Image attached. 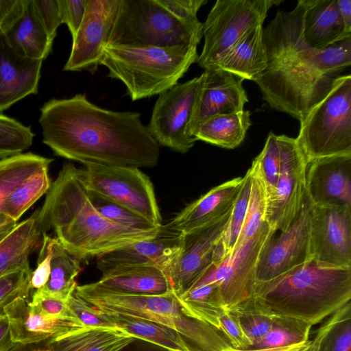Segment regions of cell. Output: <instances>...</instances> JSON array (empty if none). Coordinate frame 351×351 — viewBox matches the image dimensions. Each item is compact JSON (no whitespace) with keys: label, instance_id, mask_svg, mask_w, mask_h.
I'll return each mask as SVG.
<instances>
[{"label":"cell","instance_id":"obj_50","mask_svg":"<svg viewBox=\"0 0 351 351\" xmlns=\"http://www.w3.org/2000/svg\"><path fill=\"white\" fill-rule=\"evenodd\" d=\"M168 11L178 19L186 23L199 21L197 14L206 0H158Z\"/></svg>","mask_w":351,"mask_h":351},{"label":"cell","instance_id":"obj_16","mask_svg":"<svg viewBox=\"0 0 351 351\" xmlns=\"http://www.w3.org/2000/svg\"><path fill=\"white\" fill-rule=\"evenodd\" d=\"M312 204L306 195L297 218L278 237L265 246L256 269V281L276 278L312 260L310 252V219Z\"/></svg>","mask_w":351,"mask_h":351},{"label":"cell","instance_id":"obj_34","mask_svg":"<svg viewBox=\"0 0 351 351\" xmlns=\"http://www.w3.org/2000/svg\"><path fill=\"white\" fill-rule=\"evenodd\" d=\"M307 351H351L350 301L319 326Z\"/></svg>","mask_w":351,"mask_h":351},{"label":"cell","instance_id":"obj_32","mask_svg":"<svg viewBox=\"0 0 351 351\" xmlns=\"http://www.w3.org/2000/svg\"><path fill=\"white\" fill-rule=\"evenodd\" d=\"M82 269L80 261L70 254L53 237L49 278L40 289L49 295L67 301L77 287L76 278Z\"/></svg>","mask_w":351,"mask_h":351},{"label":"cell","instance_id":"obj_48","mask_svg":"<svg viewBox=\"0 0 351 351\" xmlns=\"http://www.w3.org/2000/svg\"><path fill=\"white\" fill-rule=\"evenodd\" d=\"M221 330L229 339L236 350H249L252 346L250 339L242 329L237 317L227 309L221 322Z\"/></svg>","mask_w":351,"mask_h":351},{"label":"cell","instance_id":"obj_44","mask_svg":"<svg viewBox=\"0 0 351 351\" xmlns=\"http://www.w3.org/2000/svg\"><path fill=\"white\" fill-rule=\"evenodd\" d=\"M28 304L33 309L49 317L77 319L66 301L49 295L40 289L32 293V300Z\"/></svg>","mask_w":351,"mask_h":351},{"label":"cell","instance_id":"obj_51","mask_svg":"<svg viewBox=\"0 0 351 351\" xmlns=\"http://www.w3.org/2000/svg\"><path fill=\"white\" fill-rule=\"evenodd\" d=\"M25 0H0V32L5 33L21 16Z\"/></svg>","mask_w":351,"mask_h":351},{"label":"cell","instance_id":"obj_36","mask_svg":"<svg viewBox=\"0 0 351 351\" xmlns=\"http://www.w3.org/2000/svg\"><path fill=\"white\" fill-rule=\"evenodd\" d=\"M49 169L43 167L24 180L5 199L0 209L18 223L22 215L49 190L52 182Z\"/></svg>","mask_w":351,"mask_h":351},{"label":"cell","instance_id":"obj_30","mask_svg":"<svg viewBox=\"0 0 351 351\" xmlns=\"http://www.w3.org/2000/svg\"><path fill=\"white\" fill-rule=\"evenodd\" d=\"M103 313L115 327L136 338L169 351H195L181 333L166 325L128 315Z\"/></svg>","mask_w":351,"mask_h":351},{"label":"cell","instance_id":"obj_2","mask_svg":"<svg viewBox=\"0 0 351 351\" xmlns=\"http://www.w3.org/2000/svg\"><path fill=\"white\" fill-rule=\"evenodd\" d=\"M304 0L278 11L263 30L267 67L255 82L269 107L302 122L330 92L337 75L350 66L351 36L317 50L303 36Z\"/></svg>","mask_w":351,"mask_h":351},{"label":"cell","instance_id":"obj_12","mask_svg":"<svg viewBox=\"0 0 351 351\" xmlns=\"http://www.w3.org/2000/svg\"><path fill=\"white\" fill-rule=\"evenodd\" d=\"M203 74L159 95L148 130L158 145L185 154L196 141L187 132L202 84Z\"/></svg>","mask_w":351,"mask_h":351},{"label":"cell","instance_id":"obj_42","mask_svg":"<svg viewBox=\"0 0 351 351\" xmlns=\"http://www.w3.org/2000/svg\"><path fill=\"white\" fill-rule=\"evenodd\" d=\"M254 160L265 186L266 199L269 200L274 193L280 169L278 135L269 134L263 150Z\"/></svg>","mask_w":351,"mask_h":351},{"label":"cell","instance_id":"obj_1","mask_svg":"<svg viewBox=\"0 0 351 351\" xmlns=\"http://www.w3.org/2000/svg\"><path fill=\"white\" fill-rule=\"evenodd\" d=\"M43 143L58 156L86 165L152 167L159 145L137 112L100 108L85 94L51 99L40 108Z\"/></svg>","mask_w":351,"mask_h":351},{"label":"cell","instance_id":"obj_17","mask_svg":"<svg viewBox=\"0 0 351 351\" xmlns=\"http://www.w3.org/2000/svg\"><path fill=\"white\" fill-rule=\"evenodd\" d=\"M121 0H86L85 14L73 38L66 71L87 70L95 73L108 45Z\"/></svg>","mask_w":351,"mask_h":351},{"label":"cell","instance_id":"obj_19","mask_svg":"<svg viewBox=\"0 0 351 351\" xmlns=\"http://www.w3.org/2000/svg\"><path fill=\"white\" fill-rule=\"evenodd\" d=\"M182 239V234L162 226L157 235L152 239L136 241L99 256L97 258V267L102 273L118 267L152 265L161 269L168 277L180 252Z\"/></svg>","mask_w":351,"mask_h":351},{"label":"cell","instance_id":"obj_22","mask_svg":"<svg viewBox=\"0 0 351 351\" xmlns=\"http://www.w3.org/2000/svg\"><path fill=\"white\" fill-rule=\"evenodd\" d=\"M43 62L17 54L0 32V113L25 97L37 94Z\"/></svg>","mask_w":351,"mask_h":351},{"label":"cell","instance_id":"obj_31","mask_svg":"<svg viewBox=\"0 0 351 351\" xmlns=\"http://www.w3.org/2000/svg\"><path fill=\"white\" fill-rule=\"evenodd\" d=\"M252 125L250 112L218 114L204 122L194 134L197 141L226 149H234L244 140Z\"/></svg>","mask_w":351,"mask_h":351},{"label":"cell","instance_id":"obj_56","mask_svg":"<svg viewBox=\"0 0 351 351\" xmlns=\"http://www.w3.org/2000/svg\"><path fill=\"white\" fill-rule=\"evenodd\" d=\"M311 346V340L306 342L300 343L285 347L265 348V349H256V350H236L231 349L229 351H307Z\"/></svg>","mask_w":351,"mask_h":351},{"label":"cell","instance_id":"obj_45","mask_svg":"<svg viewBox=\"0 0 351 351\" xmlns=\"http://www.w3.org/2000/svg\"><path fill=\"white\" fill-rule=\"evenodd\" d=\"M70 310L85 327L117 328L105 315L74 292L66 301Z\"/></svg>","mask_w":351,"mask_h":351},{"label":"cell","instance_id":"obj_53","mask_svg":"<svg viewBox=\"0 0 351 351\" xmlns=\"http://www.w3.org/2000/svg\"><path fill=\"white\" fill-rule=\"evenodd\" d=\"M13 344L9 333L8 319L4 313H0V351H8Z\"/></svg>","mask_w":351,"mask_h":351},{"label":"cell","instance_id":"obj_6","mask_svg":"<svg viewBox=\"0 0 351 351\" xmlns=\"http://www.w3.org/2000/svg\"><path fill=\"white\" fill-rule=\"evenodd\" d=\"M74 293L104 313L128 315L171 327L181 333L195 351L233 348L221 330L187 315L172 291L162 295L125 294L94 282L77 285Z\"/></svg>","mask_w":351,"mask_h":351},{"label":"cell","instance_id":"obj_46","mask_svg":"<svg viewBox=\"0 0 351 351\" xmlns=\"http://www.w3.org/2000/svg\"><path fill=\"white\" fill-rule=\"evenodd\" d=\"M53 244V237H50L47 233H43L37 265L36 269L32 271L30 278L32 290L42 288L49 280L51 272Z\"/></svg>","mask_w":351,"mask_h":351},{"label":"cell","instance_id":"obj_41","mask_svg":"<svg viewBox=\"0 0 351 351\" xmlns=\"http://www.w3.org/2000/svg\"><path fill=\"white\" fill-rule=\"evenodd\" d=\"M34 136L30 126L0 113V159L23 153L32 145Z\"/></svg>","mask_w":351,"mask_h":351},{"label":"cell","instance_id":"obj_5","mask_svg":"<svg viewBox=\"0 0 351 351\" xmlns=\"http://www.w3.org/2000/svg\"><path fill=\"white\" fill-rule=\"evenodd\" d=\"M250 169L252 189L249 206L236 243L230 254L213 265L196 284L217 282L221 304L228 310L254 296L260 256L276 232L265 220V189L255 160Z\"/></svg>","mask_w":351,"mask_h":351},{"label":"cell","instance_id":"obj_39","mask_svg":"<svg viewBox=\"0 0 351 351\" xmlns=\"http://www.w3.org/2000/svg\"><path fill=\"white\" fill-rule=\"evenodd\" d=\"M228 310L238 319L244 332L252 341V346L267 335L275 317V315L266 309L254 296Z\"/></svg>","mask_w":351,"mask_h":351},{"label":"cell","instance_id":"obj_7","mask_svg":"<svg viewBox=\"0 0 351 351\" xmlns=\"http://www.w3.org/2000/svg\"><path fill=\"white\" fill-rule=\"evenodd\" d=\"M197 45L133 47L106 45L100 65L120 80L132 101L160 95L177 84L197 62Z\"/></svg>","mask_w":351,"mask_h":351},{"label":"cell","instance_id":"obj_37","mask_svg":"<svg viewBox=\"0 0 351 351\" xmlns=\"http://www.w3.org/2000/svg\"><path fill=\"white\" fill-rule=\"evenodd\" d=\"M313 325L304 321L280 315H275L267 335L249 350L288 346L309 340Z\"/></svg>","mask_w":351,"mask_h":351},{"label":"cell","instance_id":"obj_23","mask_svg":"<svg viewBox=\"0 0 351 351\" xmlns=\"http://www.w3.org/2000/svg\"><path fill=\"white\" fill-rule=\"evenodd\" d=\"M241 183L242 177H239L211 189L182 209L165 226L183 234L219 219L232 209Z\"/></svg>","mask_w":351,"mask_h":351},{"label":"cell","instance_id":"obj_57","mask_svg":"<svg viewBox=\"0 0 351 351\" xmlns=\"http://www.w3.org/2000/svg\"><path fill=\"white\" fill-rule=\"evenodd\" d=\"M17 223L0 209V238L8 234Z\"/></svg>","mask_w":351,"mask_h":351},{"label":"cell","instance_id":"obj_40","mask_svg":"<svg viewBox=\"0 0 351 351\" xmlns=\"http://www.w3.org/2000/svg\"><path fill=\"white\" fill-rule=\"evenodd\" d=\"M88 194L93 206L101 215L111 222L145 231L159 228L128 208L103 197L88 188Z\"/></svg>","mask_w":351,"mask_h":351},{"label":"cell","instance_id":"obj_49","mask_svg":"<svg viewBox=\"0 0 351 351\" xmlns=\"http://www.w3.org/2000/svg\"><path fill=\"white\" fill-rule=\"evenodd\" d=\"M62 23H65L73 38L83 21L86 0H58Z\"/></svg>","mask_w":351,"mask_h":351},{"label":"cell","instance_id":"obj_38","mask_svg":"<svg viewBox=\"0 0 351 351\" xmlns=\"http://www.w3.org/2000/svg\"><path fill=\"white\" fill-rule=\"evenodd\" d=\"M252 189V171L249 169L242 177V183L231 211L228 227L216 250L215 264L230 254L236 243L245 219Z\"/></svg>","mask_w":351,"mask_h":351},{"label":"cell","instance_id":"obj_33","mask_svg":"<svg viewBox=\"0 0 351 351\" xmlns=\"http://www.w3.org/2000/svg\"><path fill=\"white\" fill-rule=\"evenodd\" d=\"M178 300L187 315L221 330V319L227 309L221 304L217 282L196 286Z\"/></svg>","mask_w":351,"mask_h":351},{"label":"cell","instance_id":"obj_27","mask_svg":"<svg viewBox=\"0 0 351 351\" xmlns=\"http://www.w3.org/2000/svg\"><path fill=\"white\" fill-rule=\"evenodd\" d=\"M39 210L40 207L0 239V276L14 269L29 266V256L42 240Z\"/></svg>","mask_w":351,"mask_h":351},{"label":"cell","instance_id":"obj_20","mask_svg":"<svg viewBox=\"0 0 351 351\" xmlns=\"http://www.w3.org/2000/svg\"><path fill=\"white\" fill-rule=\"evenodd\" d=\"M306 195L313 206L351 207V154L324 157L308 162Z\"/></svg>","mask_w":351,"mask_h":351},{"label":"cell","instance_id":"obj_25","mask_svg":"<svg viewBox=\"0 0 351 351\" xmlns=\"http://www.w3.org/2000/svg\"><path fill=\"white\" fill-rule=\"evenodd\" d=\"M96 284L111 291L131 295H162L172 291L165 272L152 265L110 269L102 272Z\"/></svg>","mask_w":351,"mask_h":351},{"label":"cell","instance_id":"obj_10","mask_svg":"<svg viewBox=\"0 0 351 351\" xmlns=\"http://www.w3.org/2000/svg\"><path fill=\"white\" fill-rule=\"evenodd\" d=\"M282 1L217 0L203 23L204 44L197 63L214 69L222 56L248 29L263 25L269 9Z\"/></svg>","mask_w":351,"mask_h":351},{"label":"cell","instance_id":"obj_54","mask_svg":"<svg viewBox=\"0 0 351 351\" xmlns=\"http://www.w3.org/2000/svg\"><path fill=\"white\" fill-rule=\"evenodd\" d=\"M50 341L47 339L30 343H14L8 351H51Z\"/></svg>","mask_w":351,"mask_h":351},{"label":"cell","instance_id":"obj_11","mask_svg":"<svg viewBox=\"0 0 351 351\" xmlns=\"http://www.w3.org/2000/svg\"><path fill=\"white\" fill-rule=\"evenodd\" d=\"M87 186L143 217L157 227L162 217L149 178L137 167L86 165Z\"/></svg>","mask_w":351,"mask_h":351},{"label":"cell","instance_id":"obj_52","mask_svg":"<svg viewBox=\"0 0 351 351\" xmlns=\"http://www.w3.org/2000/svg\"><path fill=\"white\" fill-rule=\"evenodd\" d=\"M119 351H169L153 343L135 338Z\"/></svg>","mask_w":351,"mask_h":351},{"label":"cell","instance_id":"obj_15","mask_svg":"<svg viewBox=\"0 0 351 351\" xmlns=\"http://www.w3.org/2000/svg\"><path fill=\"white\" fill-rule=\"evenodd\" d=\"M310 252L322 266L351 267V207L312 205Z\"/></svg>","mask_w":351,"mask_h":351},{"label":"cell","instance_id":"obj_4","mask_svg":"<svg viewBox=\"0 0 351 351\" xmlns=\"http://www.w3.org/2000/svg\"><path fill=\"white\" fill-rule=\"evenodd\" d=\"M254 297L275 315L314 325L351 299V267H324L313 260L266 282H256Z\"/></svg>","mask_w":351,"mask_h":351},{"label":"cell","instance_id":"obj_14","mask_svg":"<svg viewBox=\"0 0 351 351\" xmlns=\"http://www.w3.org/2000/svg\"><path fill=\"white\" fill-rule=\"evenodd\" d=\"M231 211L207 226L182 234L180 252L168 276L177 298L193 289L215 263L217 247L228 227Z\"/></svg>","mask_w":351,"mask_h":351},{"label":"cell","instance_id":"obj_9","mask_svg":"<svg viewBox=\"0 0 351 351\" xmlns=\"http://www.w3.org/2000/svg\"><path fill=\"white\" fill-rule=\"evenodd\" d=\"M297 141L308 162L351 154V76H338L328 95L300 122Z\"/></svg>","mask_w":351,"mask_h":351},{"label":"cell","instance_id":"obj_13","mask_svg":"<svg viewBox=\"0 0 351 351\" xmlns=\"http://www.w3.org/2000/svg\"><path fill=\"white\" fill-rule=\"evenodd\" d=\"M280 169L273 196L267 200L265 220L275 231H285L302 208L306 194L308 161L297 138L278 135Z\"/></svg>","mask_w":351,"mask_h":351},{"label":"cell","instance_id":"obj_26","mask_svg":"<svg viewBox=\"0 0 351 351\" xmlns=\"http://www.w3.org/2000/svg\"><path fill=\"white\" fill-rule=\"evenodd\" d=\"M262 25L246 31L222 56L214 69H221L254 82L267 67Z\"/></svg>","mask_w":351,"mask_h":351},{"label":"cell","instance_id":"obj_58","mask_svg":"<svg viewBox=\"0 0 351 351\" xmlns=\"http://www.w3.org/2000/svg\"><path fill=\"white\" fill-rule=\"evenodd\" d=\"M3 237H4V236H3ZM1 238H2V237H1ZM1 238H0V239H1Z\"/></svg>","mask_w":351,"mask_h":351},{"label":"cell","instance_id":"obj_35","mask_svg":"<svg viewBox=\"0 0 351 351\" xmlns=\"http://www.w3.org/2000/svg\"><path fill=\"white\" fill-rule=\"evenodd\" d=\"M53 160L32 152L0 159V207L15 188L40 169L49 167Z\"/></svg>","mask_w":351,"mask_h":351},{"label":"cell","instance_id":"obj_29","mask_svg":"<svg viewBox=\"0 0 351 351\" xmlns=\"http://www.w3.org/2000/svg\"><path fill=\"white\" fill-rule=\"evenodd\" d=\"M136 337L119 328L84 327L50 341L51 351H119Z\"/></svg>","mask_w":351,"mask_h":351},{"label":"cell","instance_id":"obj_21","mask_svg":"<svg viewBox=\"0 0 351 351\" xmlns=\"http://www.w3.org/2000/svg\"><path fill=\"white\" fill-rule=\"evenodd\" d=\"M27 300L17 297L3 306L13 343H30L52 340L85 326L75 319L54 318L31 308Z\"/></svg>","mask_w":351,"mask_h":351},{"label":"cell","instance_id":"obj_55","mask_svg":"<svg viewBox=\"0 0 351 351\" xmlns=\"http://www.w3.org/2000/svg\"><path fill=\"white\" fill-rule=\"evenodd\" d=\"M337 3L346 29L348 32L351 33V1L337 0Z\"/></svg>","mask_w":351,"mask_h":351},{"label":"cell","instance_id":"obj_3","mask_svg":"<svg viewBox=\"0 0 351 351\" xmlns=\"http://www.w3.org/2000/svg\"><path fill=\"white\" fill-rule=\"evenodd\" d=\"M39 217L43 234L52 229L66 251L80 261L152 239L161 228L139 230L104 218L90 201L84 169L71 163H64L52 182Z\"/></svg>","mask_w":351,"mask_h":351},{"label":"cell","instance_id":"obj_24","mask_svg":"<svg viewBox=\"0 0 351 351\" xmlns=\"http://www.w3.org/2000/svg\"><path fill=\"white\" fill-rule=\"evenodd\" d=\"M303 36L312 48L322 50L346 37L337 0H304Z\"/></svg>","mask_w":351,"mask_h":351},{"label":"cell","instance_id":"obj_47","mask_svg":"<svg viewBox=\"0 0 351 351\" xmlns=\"http://www.w3.org/2000/svg\"><path fill=\"white\" fill-rule=\"evenodd\" d=\"M41 24L53 41L58 27L62 23L58 0H32Z\"/></svg>","mask_w":351,"mask_h":351},{"label":"cell","instance_id":"obj_18","mask_svg":"<svg viewBox=\"0 0 351 351\" xmlns=\"http://www.w3.org/2000/svg\"><path fill=\"white\" fill-rule=\"evenodd\" d=\"M202 74V84L187 130L196 141L194 134L204 122L215 115L241 112L248 101L244 80L240 77L221 69L205 70Z\"/></svg>","mask_w":351,"mask_h":351},{"label":"cell","instance_id":"obj_28","mask_svg":"<svg viewBox=\"0 0 351 351\" xmlns=\"http://www.w3.org/2000/svg\"><path fill=\"white\" fill-rule=\"evenodd\" d=\"M3 34L10 47L21 56L44 60L51 51L53 40L38 19L32 0H25L21 16Z\"/></svg>","mask_w":351,"mask_h":351},{"label":"cell","instance_id":"obj_8","mask_svg":"<svg viewBox=\"0 0 351 351\" xmlns=\"http://www.w3.org/2000/svg\"><path fill=\"white\" fill-rule=\"evenodd\" d=\"M203 23L178 19L158 0H121L108 45L171 47L195 44Z\"/></svg>","mask_w":351,"mask_h":351},{"label":"cell","instance_id":"obj_43","mask_svg":"<svg viewBox=\"0 0 351 351\" xmlns=\"http://www.w3.org/2000/svg\"><path fill=\"white\" fill-rule=\"evenodd\" d=\"M32 273L29 265L14 269L0 276V313H3L5 304L17 297L29 300Z\"/></svg>","mask_w":351,"mask_h":351}]
</instances>
